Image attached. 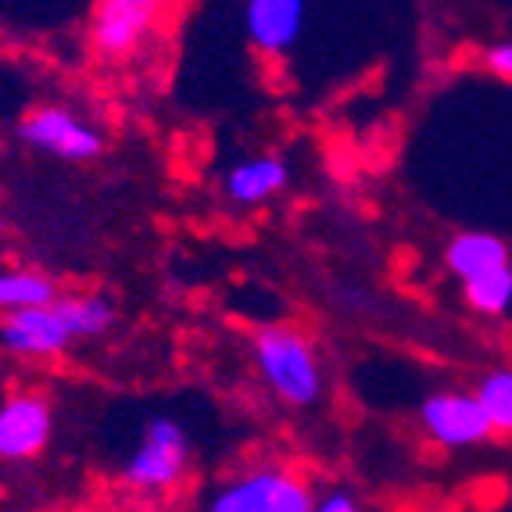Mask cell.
I'll list each match as a JSON object with an SVG mask.
<instances>
[{
    "mask_svg": "<svg viewBox=\"0 0 512 512\" xmlns=\"http://www.w3.org/2000/svg\"><path fill=\"white\" fill-rule=\"evenodd\" d=\"M251 359L262 384L283 405L308 409L323 398V366L305 330L291 323H265L251 333Z\"/></svg>",
    "mask_w": 512,
    "mask_h": 512,
    "instance_id": "obj_1",
    "label": "cell"
},
{
    "mask_svg": "<svg viewBox=\"0 0 512 512\" xmlns=\"http://www.w3.org/2000/svg\"><path fill=\"white\" fill-rule=\"evenodd\" d=\"M18 140L47 158L61 162H94L104 151L101 129L83 122L65 104H43L33 108L26 119L18 122Z\"/></svg>",
    "mask_w": 512,
    "mask_h": 512,
    "instance_id": "obj_5",
    "label": "cell"
},
{
    "mask_svg": "<svg viewBox=\"0 0 512 512\" xmlns=\"http://www.w3.org/2000/svg\"><path fill=\"white\" fill-rule=\"evenodd\" d=\"M165 0H94L90 47L101 61H129L151 40Z\"/></svg>",
    "mask_w": 512,
    "mask_h": 512,
    "instance_id": "obj_4",
    "label": "cell"
},
{
    "mask_svg": "<svg viewBox=\"0 0 512 512\" xmlns=\"http://www.w3.org/2000/svg\"><path fill=\"white\" fill-rule=\"evenodd\" d=\"M61 294L58 280L40 269H0V312H26V308H47Z\"/></svg>",
    "mask_w": 512,
    "mask_h": 512,
    "instance_id": "obj_13",
    "label": "cell"
},
{
    "mask_svg": "<svg viewBox=\"0 0 512 512\" xmlns=\"http://www.w3.org/2000/svg\"><path fill=\"white\" fill-rule=\"evenodd\" d=\"M308 0H244V33L258 54L280 58L305 33Z\"/></svg>",
    "mask_w": 512,
    "mask_h": 512,
    "instance_id": "obj_9",
    "label": "cell"
},
{
    "mask_svg": "<svg viewBox=\"0 0 512 512\" xmlns=\"http://www.w3.org/2000/svg\"><path fill=\"white\" fill-rule=\"evenodd\" d=\"M505 351H509V366H512V337H509V348H505Z\"/></svg>",
    "mask_w": 512,
    "mask_h": 512,
    "instance_id": "obj_18",
    "label": "cell"
},
{
    "mask_svg": "<svg viewBox=\"0 0 512 512\" xmlns=\"http://www.w3.org/2000/svg\"><path fill=\"white\" fill-rule=\"evenodd\" d=\"M205 512H316V495L298 473L283 466H255L226 480L208 498Z\"/></svg>",
    "mask_w": 512,
    "mask_h": 512,
    "instance_id": "obj_3",
    "label": "cell"
},
{
    "mask_svg": "<svg viewBox=\"0 0 512 512\" xmlns=\"http://www.w3.org/2000/svg\"><path fill=\"white\" fill-rule=\"evenodd\" d=\"M51 308L61 316L65 330L72 333V341H97L115 323V305L97 291H79V294L61 291Z\"/></svg>",
    "mask_w": 512,
    "mask_h": 512,
    "instance_id": "obj_12",
    "label": "cell"
},
{
    "mask_svg": "<svg viewBox=\"0 0 512 512\" xmlns=\"http://www.w3.org/2000/svg\"><path fill=\"white\" fill-rule=\"evenodd\" d=\"M316 512H366L362 502L351 491H330V495L316 498Z\"/></svg>",
    "mask_w": 512,
    "mask_h": 512,
    "instance_id": "obj_17",
    "label": "cell"
},
{
    "mask_svg": "<svg viewBox=\"0 0 512 512\" xmlns=\"http://www.w3.org/2000/svg\"><path fill=\"white\" fill-rule=\"evenodd\" d=\"M480 65L502 83H512V40H498L480 51Z\"/></svg>",
    "mask_w": 512,
    "mask_h": 512,
    "instance_id": "obj_16",
    "label": "cell"
},
{
    "mask_svg": "<svg viewBox=\"0 0 512 512\" xmlns=\"http://www.w3.org/2000/svg\"><path fill=\"white\" fill-rule=\"evenodd\" d=\"M419 427L437 448L448 452H466L477 444L491 441V419L480 409L473 391H434L419 405Z\"/></svg>",
    "mask_w": 512,
    "mask_h": 512,
    "instance_id": "obj_6",
    "label": "cell"
},
{
    "mask_svg": "<svg viewBox=\"0 0 512 512\" xmlns=\"http://www.w3.org/2000/svg\"><path fill=\"white\" fill-rule=\"evenodd\" d=\"M72 333L65 330L61 316L51 305L26 308L0 319V348L18 355V359H54L72 348Z\"/></svg>",
    "mask_w": 512,
    "mask_h": 512,
    "instance_id": "obj_8",
    "label": "cell"
},
{
    "mask_svg": "<svg viewBox=\"0 0 512 512\" xmlns=\"http://www.w3.org/2000/svg\"><path fill=\"white\" fill-rule=\"evenodd\" d=\"M190 470V437L180 419L154 416L140 430L133 452L122 462V487L140 495H162L180 484Z\"/></svg>",
    "mask_w": 512,
    "mask_h": 512,
    "instance_id": "obj_2",
    "label": "cell"
},
{
    "mask_svg": "<svg viewBox=\"0 0 512 512\" xmlns=\"http://www.w3.org/2000/svg\"><path fill=\"white\" fill-rule=\"evenodd\" d=\"M444 265H448V273H452L459 283H470L484 273H495V269H502V265H512V251L502 237H495V233L466 230V233H455V237L448 240V248H444Z\"/></svg>",
    "mask_w": 512,
    "mask_h": 512,
    "instance_id": "obj_11",
    "label": "cell"
},
{
    "mask_svg": "<svg viewBox=\"0 0 512 512\" xmlns=\"http://www.w3.org/2000/svg\"><path fill=\"white\" fill-rule=\"evenodd\" d=\"M54 437V405L43 391H18L0 402V462H29Z\"/></svg>",
    "mask_w": 512,
    "mask_h": 512,
    "instance_id": "obj_7",
    "label": "cell"
},
{
    "mask_svg": "<svg viewBox=\"0 0 512 512\" xmlns=\"http://www.w3.org/2000/svg\"><path fill=\"white\" fill-rule=\"evenodd\" d=\"M477 402L491 419V430L502 437H512V366L491 369L487 376H480L477 384Z\"/></svg>",
    "mask_w": 512,
    "mask_h": 512,
    "instance_id": "obj_15",
    "label": "cell"
},
{
    "mask_svg": "<svg viewBox=\"0 0 512 512\" xmlns=\"http://www.w3.org/2000/svg\"><path fill=\"white\" fill-rule=\"evenodd\" d=\"M287 183H291V165L280 154H251V158H240L222 176V190L240 208H255L265 205V201H273Z\"/></svg>",
    "mask_w": 512,
    "mask_h": 512,
    "instance_id": "obj_10",
    "label": "cell"
},
{
    "mask_svg": "<svg viewBox=\"0 0 512 512\" xmlns=\"http://www.w3.org/2000/svg\"><path fill=\"white\" fill-rule=\"evenodd\" d=\"M462 298L477 316L498 319L512 308V265H502L495 273H484L477 280L462 283Z\"/></svg>",
    "mask_w": 512,
    "mask_h": 512,
    "instance_id": "obj_14",
    "label": "cell"
}]
</instances>
